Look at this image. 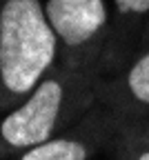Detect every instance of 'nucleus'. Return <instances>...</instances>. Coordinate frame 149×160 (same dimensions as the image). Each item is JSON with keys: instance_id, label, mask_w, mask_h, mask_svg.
<instances>
[{"instance_id": "f257e3e1", "label": "nucleus", "mask_w": 149, "mask_h": 160, "mask_svg": "<svg viewBox=\"0 0 149 160\" xmlns=\"http://www.w3.org/2000/svg\"><path fill=\"white\" fill-rule=\"evenodd\" d=\"M98 73L56 65L0 120V158H18L23 151L71 129L98 105Z\"/></svg>"}, {"instance_id": "f03ea898", "label": "nucleus", "mask_w": 149, "mask_h": 160, "mask_svg": "<svg viewBox=\"0 0 149 160\" xmlns=\"http://www.w3.org/2000/svg\"><path fill=\"white\" fill-rule=\"evenodd\" d=\"M58 62V38L40 0H0V111H9Z\"/></svg>"}, {"instance_id": "7ed1b4c3", "label": "nucleus", "mask_w": 149, "mask_h": 160, "mask_svg": "<svg viewBox=\"0 0 149 160\" xmlns=\"http://www.w3.org/2000/svg\"><path fill=\"white\" fill-rule=\"evenodd\" d=\"M45 13L58 38L60 67L98 73L107 51L111 22L105 0H47Z\"/></svg>"}, {"instance_id": "20e7f679", "label": "nucleus", "mask_w": 149, "mask_h": 160, "mask_svg": "<svg viewBox=\"0 0 149 160\" xmlns=\"http://www.w3.org/2000/svg\"><path fill=\"white\" fill-rule=\"evenodd\" d=\"M116 127L118 118L98 102L71 129L23 151L16 160H94L102 147L111 145Z\"/></svg>"}, {"instance_id": "39448f33", "label": "nucleus", "mask_w": 149, "mask_h": 160, "mask_svg": "<svg viewBox=\"0 0 149 160\" xmlns=\"http://www.w3.org/2000/svg\"><path fill=\"white\" fill-rule=\"evenodd\" d=\"M98 102L118 120H131L149 113V47L111 76H100L96 85Z\"/></svg>"}, {"instance_id": "423d86ee", "label": "nucleus", "mask_w": 149, "mask_h": 160, "mask_svg": "<svg viewBox=\"0 0 149 160\" xmlns=\"http://www.w3.org/2000/svg\"><path fill=\"white\" fill-rule=\"evenodd\" d=\"M147 20L149 0H114V22L100 76H111L134 60V56L140 51Z\"/></svg>"}, {"instance_id": "0eeeda50", "label": "nucleus", "mask_w": 149, "mask_h": 160, "mask_svg": "<svg viewBox=\"0 0 149 160\" xmlns=\"http://www.w3.org/2000/svg\"><path fill=\"white\" fill-rule=\"evenodd\" d=\"M109 147L114 160H149V113L118 120Z\"/></svg>"}]
</instances>
